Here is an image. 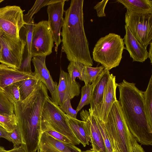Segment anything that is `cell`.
<instances>
[{
	"label": "cell",
	"instance_id": "10",
	"mask_svg": "<svg viewBox=\"0 0 152 152\" xmlns=\"http://www.w3.org/2000/svg\"><path fill=\"white\" fill-rule=\"evenodd\" d=\"M53 42L48 21L42 20L34 24L31 45L32 57L50 55L52 53Z\"/></svg>",
	"mask_w": 152,
	"mask_h": 152
},
{
	"label": "cell",
	"instance_id": "45",
	"mask_svg": "<svg viewBox=\"0 0 152 152\" xmlns=\"http://www.w3.org/2000/svg\"><path fill=\"white\" fill-rule=\"evenodd\" d=\"M3 1L4 0H0V3L1 2Z\"/></svg>",
	"mask_w": 152,
	"mask_h": 152
},
{
	"label": "cell",
	"instance_id": "23",
	"mask_svg": "<svg viewBox=\"0 0 152 152\" xmlns=\"http://www.w3.org/2000/svg\"><path fill=\"white\" fill-rule=\"evenodd\" d=\"M104 69L103 66L94 67L84 65L81 75V80L83 81L85 84H91L96 80Z\"/></svg>",
	"mask_w": 152,
	"mask_h": 152
},
{
	"label": "cell",
	"instance_id": "5",
	"mask_svg": "<svg viewBox=\"0 0 152 152\" xmlns=\"http://www.w3.org/2000/svg\"><path fill=\"white\" fill-rule=\"evenodd\" d=\"M124 49L123 39L119 35L110 33L96 42L92 52L93 59L110 70L119 65Z\"/></svg>",
	"mask_w": 152,
	"mask_h": 152
},
{
	"label": "cell",
	"instance_id": "14",
	"mask_svg": "<svg viewBox=\"0 0 152 152\" xmlns=\"http://www.w3.org/2000/svg\"><path fill=\"white\" fill-rule=\"evenodd\" d=\"M80 114L88 130L92 146L91 150L95 152H107L103 137L93 115L90 111L83 110Z\"/></svg>",
	"mask_w": 152,
	"mask_h": 152
},
{
	"label": "cell",
	"instance_id": "36",
	"mask_svg": "<svg viewBox=\"0 0 152 152\" xmlns=\"http://www.w3.org/2000/svg\"><path fill=\"white\" fill-rule=\"evenodd\" d=\"M108 1V0H103L101 2H98L94 7V9L96 10L97 16L99 17L106 16L104 9Z\"/></svg>",
	"mask_w": 152,
	"mask_h": 152
},
{
	"label": "cell",
	"instance_id": "44",
	"mask_svg": "<svg viewBox=\"0 0 152 152\" xmlns=\"http://www.w3.org/2000/svg\"><path fill=\"white\" fill-rule=\"evenodd\" d=\"M112 152H117L115 149H113V151Z\"/></svg>",
	"mask_w": 152,
	"mask_h": 152
},
{
	"label": "cell",
	"instance_id": "40",
	"mask_svg": "<svg viewBox=\"0 0 152 152\" xmlns=\"http://www.w3.org/2000/svg\"><path fill=\"white\" fill-rule=\"evenodd\" d=\"M150 45L149 51L148 52V58L150 59L151 64L152 63V42H151Z\"/></svg>",
	"mask_w": 152,
	"mask_h": 152
},
{
	"label": "cell",
	"instance_id": "8",
	"mask_svg": "<svg viewBox=\"0 0 152 152\" xmlns=\"http://www.w3.org/2000/svg\"><path fill=\"white\" fill-rule=\"evenodd\" d=\"M0 43L2 46L0 62L8 66L18 69L23 59L25 41L8 37L0 31Z\"/></svg>",
	"mask_w": 152,
	"mask_h": 152
},
{
	"label": "cell",
	"instance_id": "15",
	"mask_svg": "<svg viewBox=\"0 0 152 152\" xmlns=\"http://www.w3.org/2000/svg\"><path fill=\"white\" fill-rule=\"evenodd\" d=\"M39 152H81V150L72 143L58 140L45 132L41 134L38 150Z\"/></svg>",
	"mask_w": 152,
	"mask_h": 152
},
{
	"label": "cell",
	"instance_id": "25",
	"mask_svg": "<svg viewBox=\"0 0 152 152\" xmlns=\"http://www.w3.org/2000/svg\"><path fill=\"white\" fill-rule=\"evenodd\" d=\"M62 0H36L31 8L28 13L23 15V20L25 23L28 22L32 18L33 15L42 7L50 4L61 1Z\"/></svg>",
	"mask_w": 152,
	"mask_h": 152
},
{
	"label": "cell",
	"instance_id": "7",
	"mask_svg": "<svg viewBox=\"0 0 152 152\" xmlns=\"http://www.w3.org/2000/svg\"><path fill=\"white\" fill-rule=\"evenodd\" d=\"M125 21L135 37L147 48L152 42V14H137L127 10Z\"/></svg>",
	"mask_w": 152,
	"mask_h": 152
},
{
	"label": "cell",
	"instance_id": "19",
	"mask_svg": "<svg viewBox=\"0 0 152 152\" xmlns=\"http://www.w3.org/2000/svg\"><path fill=\"white\" fill-rule=\"evenodd\" d=\"M117 87L115 76L113 74H110L104 91L99 115L100 119L104 122L106 121L113 105L117 100L116 95Z\"/></svg>",
	"mask_w": 152,
	"mask_h": 152
},
{
	"label": "cell",
	"instance_id": "35",
	"mask_svg": "<svg viewBox=\"0 0 152 152\" xmlns=\"http://www.w3.org/2000/svg\"><path fill=\"white\" fill-rule=\"evenodd\" d=\"M54 139L66 143H72V141L66 137L57 132L48 130L44 132Z\"/></svg>",
	"mask_w": 152,
	"mask_h": 152
},
{
	"label": "cell",
	"instance_id": "31",
	"mask_svg": "<svg viewBox=\"0 0 152 152\" xmlns=\"http://www.w3.org/2000/svg\"><path fill=\"white\" fill-rule=\"evenodd\" d=\"M2 91L13 103L18 102L20 101L18 87L15 83L4 88Z\"/></svg>",
	"mask_w": 152,
	"mask_h": 152
},
{
	"label": "cell",
	"instance_id": "39",
	"mask_svg": "<svg viewBox=\"0 0 152 152\" xmlns=\"http://www.w3.org/2000/svg\"><path fill=\"white\" fill-rule=\"evenodd\" d=\"M133 152H145L141 145L135 141L133 146Z\"/></svg>",
	"mask_w": 152,
	"mask_h": 152
},
{
	"label": "cell",
	"instance_id": "21",
	"mask_svg": "<svg viewBox=\"0 0 152 152\" xmlns=\"http://www.w3.org/2000/svg\"><path fill=\"white\" fill-rule=\"evenodd\" d=\"M121 3L127 10L137 14H152L151 0H117Z\"/></svg>",
	"mask_w": 152,
	"mask_h": 152
},
{
	"label": "cell",
	"instance_id": "26",
	"mask_svg": "<svg viewBox=\"0 0 152 152\" xmlns=\"http://www.w3.org/2000/svg\"><path fill=\"white\" fill-rule=\"evenodd\" d=\"M13 103L6 95L0 91V115H8L14 113Z\"/></svg>",
	"mask_w": 152,
	"mask_h": 152
},
{
	"label": "cell",
	"instance_id": "1",
	"mask_svg": "<svg viewBox=\"0 0 152 152\" xmlns=\"http://www.w3.org/2000/svg\"><path fill=\"white\" fill-rule=\"evenodd\" d=\"M48 89L39 81L32 93L25 100L14 102V113L18 122L26 152H37L42 134L41 121L45 102L49 97Z\"/></svg>",
	"mask_w": 152,
	"mask_h": 152
},
{
	"label": "cell",
	"instance_id": "37",
	"mask_svg": "<svg viewBox=\"0 0 152 152\" xmlns=\"http://www.w3.org/2000/svg\"><path fill=\"white\" fill-rule=\"evenodd\" d=\"M10 133L7 132L4 129L0 126V138H4L11 142L9 136Z\"/></svg>",
	"mask_w": 152,
	"mask_h": 152
},
{
	"label": "cell",
	"instance_id": "38",
	"mask_svg": "<svg viewBox=\"0 0 152 152\" xmlns=\"http://www.w3.org/2000/svg\"><path fill=\"white\" fill-rule=\"evenodd\" d=\"M4 152H26L25 147L23 145H21L20 146L14 147L12 149L6 151Z\"/></svg>",
	"mask_w": 152,
	"mask_h": 152
},
{
	"label": "cell",
	"instance_id": "2",
	"mask_svg": "<svg viewBox=\"0 0 152 152\" xmlns=\"http://www.w3.org/2000/svg\"><path fill=\"white\" fill-rule=\"evenodd\" d=\"M83 0H72L64 11L65 16L61 35L62 50L68 61L91 66L88 43L83 25Z\"/></svg>",
	"mask_w": 152,
	"mask_h": 152
},
{
	"label": "cell",
	"instance_id": "6",
	"mask_svg": "<svg viewBox=\"0 0 152 152\" xmlns=\"http://www.w3.org/2000/svg\"><path fill=\"white\" fill-rule=\"evenodd\" d=\"M41 129L42 132L51 130L61 133L68 138L75 145L80 143L69 127L66 114L51 100L49 96L45 100L44 105Z\"/></svg>",
	"mask_w": 152,
	"mask_h": 152
},
{
	"label": "cell",
	"instance_id": "18",
	"mask_svg": "<svg viewBox=\"0 0 152 152\" xmlns=\"http://www.w3.org/2000/svg\"><path fill=\"white\" fill-rule=\"evenodd\" d=\"M38 77L33 74L22 72L4 64H0V91L5 87L20 80Z\"/></svg>",
	"mask_w": 152,
	"mask_h": 152
},
{
	"label": "cell",
	"instance_id": "32",
	"mask_svg": "<svg viewBox=\"0 0 152 152\" xmlns=\"http://www.w3.org/2000/svg\"><path fill=\"white\" fill-rule=\"evenodd\" d=\"M71 98L69 97L59 106L60 109L69 116L74 119H77V112L72 107Z\"/></svg>",
	"mask_w": 152,
	"mask_h": 152
},
{
	"label": "cell",
	"instance_id": "42",
	"mask_svg": "<svg viewBox=\"0 0 152 152\" xmlns=\"http://www.w3.org/2000/svg\"><path fill=\"white\" fill-rule=\"evenodd\" d=\"M2 50V46L1 44L0 43V60L1 58V53Z\"/></svg>",
	"mask_w": 152,
	"mask_h": 152
},
{
	"label": "cell",
	"instance_id": "28",
	"mask_svg": "<svg viewBox=\"0 0 152 152\" xmlns=\"http://www.w3.org/2000/svg\"><path fill=\"white\" fill-rule=\"evenodd\" d=\"M0 126L7 132H12L18 126L17 119L15 114L0 115Z\"/></svg>",
	"mask_w": 152,
	"mask_h": 152
},
{
	"label": "cell",
	"instance_id": "29",
	"mask_svg": "<svg viewBox=\"0 0 152 152\" xmlns=\"http://www.w3.org/2000/svg\"><path fill=\"white\" fill-rule=\"evenodd\" d=\"M84 65L78 62L71 61L67 67L68 74L72 82H76V77L81 80V75Z\"/></svg>",
	"mask_w": 152,
	"mask_h": 152
},
{
	"label": "cell",
	"instance_id": "17",
	"mask_svg": "<svg viewBox=\"0 0 152 152\" xmlns=\"http://www.w3.org/2000/svg\"><path fill=\"white\" fill-rule=\"evenodd\" d=\"M46 57H34L31 61L34 67V74L46 86L52 95L56 91L58 84L57 82L53 81L47 68L45 64Z\"/></svg>",
	"mask_w": 152,
	"mask_h": 152
},
{
	"label": "cell",
	"instance_id": "3",
	"mask_svg": "<svg viewBox=\"0 0 152 152\" xmlns=\"http://www.w3.org/2000/svg\"><path fill=\"white\" fill-rule=\"evenodd\" d=\"M119 102L128 128L135 140L141 144L152 145V126L148 122L144 104V92L133 83L124 79L117 83Z\"/></svg>",
	"mask_w": 152,
	"mask_h": 152
},
{
	"label": "cell",
	"instance_id": "12",
	"mask_svg": "<svg viewBox=\"0 0 152 152\" xmlns=\"http://www.w3.org/2000/svg\"><path fill=\"white\" fill-rule=\"evenodd\" d=\"M66 0L50 4L48 6V22L50 28L54 42L55 43V51L57 52L62 40L61 38V29L64 24L63 18L64 6Z\"/></svg>",
	"mask_w": 152,
	"mask_h": 152
},
{
	"label": "cell",
	"instance_id": "33",
	"mask_svg": "<svg viewBox=\"0 0 152 152\" xmlns=\"http://www.w3.org/2000/svg\"><path fill=\"white\" fill-rule=\"evenodd\" d=\"M9 136L14 147H18L23 144L21 135L18 126L12 132L10 133Z\"/></svg>",
	"mask_w": 152,
	"mask_h": 152
},
{
	"label": "cell",
	"instance_id": "20",
	"mask_svg": "<svg viewBox=\"0 0 152 152\" xmlns=\"http://www.w3.org/2000/svg\"><path fill=\"white\" fill-rule=\"evenodd\" d=\"M67 121L76 137L84 147L89 145L90 139L85 121L73 118L66 114Z\"/></svg>",
	"mask_w": 152,
	"mask_h": 152
},
{
	"label": "cell",
	"instance_id": "4",
	"mask_svg": "<svg viewBox=\"0 0 152 152\" xmlns=\"http://www.w3.org/2000/svg\"><path fill=\"white\" fill-rule=\"evenodd\" d=\"M104 124L113 149L117 152H133L136 140L128 128L117 100L111 107Z\"/></svg>",
	"mask_w": 152,
	"mask_h": 152
},
{
	"label": "cell",
	"instance_id": "27",
	"mask_svg": "<svg viewBox=\"0 0 152 152\" xmlns=\"http://www.w3.org/2000/svg\"><path fill=\"white\" fill-rule=\"evenodd\" d=\"M93 83L85 84L81 90V98L76 110L78 113L85 105L90 104Z\"/></svg>",
	"mask_w": 152,
	"mask_h": 152
},
{
	"label": "cell",
	"instance_id": "34",
	"mask_svg": "<svg viewBox=\"0 0 152 152\" xmlns=\"http://www.w3.org/2000/svg\"><path fill=\"white\" fill-rule=\"evenodd\" d=\"M31 55H29L26 50V55L23 60L20 68L18 69L20 71L29 74H33L31 68Z\"/></svg>",
	"mask_w": 152,
	"mask_h": 152
},
{
	"label": "cell",
	"instance_id": "13",
	"mask_svg": "<svg viewBox=\"0 0 152 152\" xmlns=\"http://www.w3.org/2000/svg\"><path fill=\"white\" fill-rule=\"evenodd\" d=\"M110 75L109 70L104 69L96 80L92 83L93 86L88 111L93 115L99 117L104 91Z\"/></svg>",
	"mask_w": 152,
	"mask_h": 152
},
{
	"label": "cell",
	"instance_id": "16",
	"mask_svg": "<svg viewBox=\"0 0 152 152\" xmlns=\"http://www.w3.org/2000/svg\"><path fill=\"white\" fill-rule=\"evenodd\" d=\"M125 35L123 39L126 49L129 52L133 61L143 62L148 58V52L135 37L125 25Z\"/></svg>",
	"mask_w": 152,
	"mask_h": 152
},
{
	"label": "cell",
	"instance_id": "22",
	"mask_svg": "<svg viewBox=\"0 0 152 152\" xmlns=\"http://www.w3.org/2000/svg\"><path fill=\"white\" fill-rule=\"evenodd\" d=\"M39 81L38 78H36L23 80L15 83L18 87L20 101L25 100L32 93Z\"/></svg>",
	"mask_w": 152,
	"mask_h": 152
},
{
	"label": "cell",
	"instance_id": "11",
	"mask_svg": "<svg viewBox=\"0 0 152 152\" xmlns=\"http://www.w3.org/2000/svg\"><path fill=\"white\" fill-rule=\"evenodd\" d=\"M80 85L76 81L72 82L69 74L61 70L59 82L55 91L52 94L51 100L58 106L69 97L71 99L79 95Z\"/></svg>",
	"mask_w": 152,
	"mask_h": 152
},
{
	"label": "cell",
	"instance_id": "9",
	"mask_svg": "<svg viewBox=\"0 0 152 152\" xmlns=\"http://www.w3.org/2000/svg\"><path fill=\"white\" fill-rule=\"evenodd\" d=\"M23 11L20 7L7 6L0 8V31L10 37L18 39L21 29L26 24Z\"/></svg>",
	"mask_w": 152,
	"mask_h": 152
},
{
	"label": "cell",
	"instance_id": "46",
	"mask_svg": "<svg viewBox=\"0 0 152 152\" xmlns=\"http://www.w3.org/2000/svg\"><path fill=\"white\" fill-rule=\"evenodd\" d=\"M37 152H39V151L38 150H37Z\"/></svg>",
	"mask_w": 152,
	"mask_h": 152
},
{
	"label": "cell",
	"instance_id": "43",
	"mask_svg": "<svg viewBox=\"0 0 152 152\" xmlns=\"http://www.w3.org/2000/svg\"><path fill=\"white\" fill-rule=\"evenodd\" d=\"M81 152H95L92 150H86V151H81Z\"/></svg>",
	"mask_w": 152,
	"mask_h": 152
},
{
	"label": "cell",
	"instance_id": "30",
	"mask_svg": "<svg viewBox=\"0 0 152 152\" xmlns=\"http://www.w3.org/2000/svg\"><path fill=\"white\" fill-rule=\"evenodd\" d=\"M34 24V19L32 18L28 22L26 23L24 26L25 38L24 39L26 43V50L29 55H31V45Z\"/></svg>",
	"mask_w": 152,
	"mask_h": 152
},
{
	"label": "cell",
	"instance_id": "41",
	"mask_svg": "<svg viewBox=\"0 0 152 152\" xmlns=\"http://www.w3.org/2000/svg\"><path fill=\"white\" fill-rule=\"evenodd\" d=\"M6 151L3 147L0 146V152H4Z\"/></svg>",
	"mask_w": 152,
	"mask_h": 152
},
{
	"label": "cell",
	"instance_id": "24",
	"mask_svg": "<svg viewBox=\"0 0 152 152\" xmlns=\"http://www.w3.org/2000/svg\"><path fill=\"white\" fill-rule=\"evenodd\" d=\"M144 95L146 115L150 125L152 126V75L146 90L144 92Z\"/></svg>",
	"mask_w": 152,
	"mask_h": 152
}]
</instances>
